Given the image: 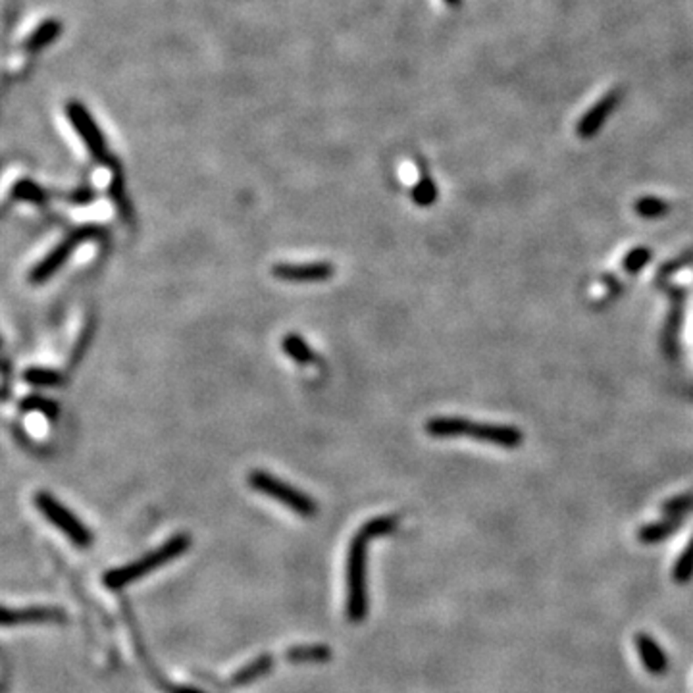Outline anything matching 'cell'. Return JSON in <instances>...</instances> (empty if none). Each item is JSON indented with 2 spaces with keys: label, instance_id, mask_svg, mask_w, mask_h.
<instances>
[{
  "label": "cell",
  "instance_id": "1",
  "mask_svg": "<svg viewBox=\"0 0 693 693\" xmlns=\"http://www.w3.org/2000/svg\"><path fill=\"white\" fill-rule=\"evenodd\" d=\"M191 547V536L189 534H175L168 541H164L158 549L147 553L141 557L139 560H134L125 567H118L114 570H110L103 576V584L104 588L118 591L124 589L125 586H130L135 579H141L147 574L154 572L156 569L164 567V564L175 560L177 557H182Z\"/></svg>",
  "mask_w": 693,
  "mask_h": 693
},
{
  "label": "cell",
  "instance_id": "2",
  "mask_svg": "<svg viewBox=\"0 0 693 693\" xmlns=\"http://www.w3.org/2000/svg\"><path fill=\"white\" fill-rule=\"evenodd\" d=\"M426 431L433 438H474L501 445L505 449H514L522 443V433L510 426H491V424H472L462 418H433L426 424Z\"/></svg>",
  "mask_w": 693,
  "mask_h": 693
},
{
  "label": "cell",
  "instance_id": "3",
  "mask_svg": "<svg viewBox=\"0 0 693 693\" xmlns=\"http://www.w3.org/2000/svg\"><path fill=\"white\" fill-rule=\"evenodd\" d=\"M372 540L361 528L349 545L347 557V619L359 624L368 615V593H366V551L368 541Z\"/></svg>",
  "mask_w": 693,
  "mask_h": 693
},
{
  "label": "cell",
  "instance_id": "4",
  "mask_svg": "<svg viewBox=\"0 0 693 693\" xmlns=\"http://www.w3.org/2000/svg\"><path fill=\"white\" fill-rule=\"evenodd\" d=\"M249 483L252 490L273 499V501L285 505L287 509H292L293 512L299 514V517L309 519V517H314L318 510V505L311 495H306L301 490L289 486V483L282 481L276 476H272L270 472L252 470L249 474Z\"/></svg>",
  "mask_w": 693,
  "mask_h": 693
},
{
  "label": "cell",
  "instance_id": "5",
  "mask_svg": "<svg viewBox=\"0 0 693 693\" xmlns=\"http://www.w3.org/2000/svg\"><path fill=\"white\" fill-rule=\"evenodd\" d=\"M66 116L74 127V132L79 135V139H82L84 147L87 149L89 156L94 160V163H99L103 166H114V160H112V154L101 127L91 116V112L85 108V104L79 101H70L66 104Z\"/></svg>",
  "mask_w": 693,
  "mask_h": 693
},
{
  "label": "cell",
  "instance_id": "6",
  "mask_svg": "<svg viewBox=\"0 0 693 693\" xmlns=\"http://www.w3.org/2000/svg\"><path fill=\"white\" fill-rule=\"evenodd\" d=\"M101 233H103V228H99V225H82V228L72 230L51 252L45 256V259L34 270H31L29 282L31 283H43V282H46L48 278L53 276V273H56L64 264L68 262L70 256L79 247H82L84 243H87V241L99 237Z\"/></svg>",
  "mask_w": 693,
  "mask_h": 693
},
{
  "label": "cell",
  "instance_id": "7",
  "mask_svg": "<svg viewBox=\"0 0 693 693\" xmlns=\"http://www.w3.org/2000/svg\"><path fill=\"white\" fill-rule=\"evenodd\" d=\"M35 507L48 522H51L56 530H60L75 547H79V549H87V547L93 543V536L85 528V524L77 517H74V514L62 503H58L51 493L39 491L35 495Z\"/></svg>",
  "mask_w": 693,
  "mask_h": 693
},
{
  "label": "cell",
  "instance_id": "8",
  "mask_svg": "<svg viewBox=\"0 0 693 693\" xmlns=\"http://www.w3.org/2000/svg\"><path fill=\"white\" fill-rule=\"evenodd\" d=\"M66 620V610L58 607H25L3 610V626L6 628L22 624H62Z\"/></svg>",
  "mask_w": 693,
  "mask_h": 693
},
{
  "label": "cell",
  "instance_id": "9",
  "mask_svg": "<svg viewBox=\"0 0 693 693\" xmlns=\"http://www.w3.org/2000/svg\"><path fill=\"white\" fill-rule=\"evenodd\" d=\"M272 273L282 282L292 283H320L333 276V266L330 262H311V264H278L272 268Z\"/></svg>",
  "mask_w": 693,
  "mask_h": 693
},
{
  "label": "cell",
  "instance_id": "10",
  "mask_svg": "<svg viewBox=\"0 0 693 693\" xmlns=\"http://www.w3.org/2000/svg\"><path fill=\"white\" fill-rule=\"evenodd\" d=\"M620 101V93L619 91H610L609 94H605L603 99H599L598 103H595L591 106V110L588 112V114L582 116V120H579L578 124V135L584 137V139H589L593 137L595 134H598L605 120L610 116V112L615 110V106L619 104Z\"/></svg>",
  "mask_w": 693,
  "mask_h": 693
},
{
  "label": "cell",
  "instance_id": "11",
  "mask_svg": "<svg viewBox=\"0 0 693 693\" xmlns=\"http://www.w3.org/2000/svg\"><path fill=\"white\" fill-rule=\"evenodd\" d=\"M636 648L646 670H649L655 676H660L668 670V657L651 636L648 634L636 636Z\"/></svg>",
  "mask_w": 693,
  "mask_h": 693
},
{
  "label": "cell",
  "instance_id": "12",
  "mask_svg": "<svg viewBox=\"0 0 693 693\" xmlns=\"http://www.w3.org/2000/svg\"><path fill=\"white\" fill-rule=\"evenodd\" d=\"M62 34V24L58 20H45L41 22L24 41V51L29 54H37L51 46Z\"/></svg>",
  "mask_w": 693,
  "mask_h": 693
},
{
  "label": "cell",
  "instance_id": "13",
  "mask_svg": "<svg viewBox=\"0 0 693 693\" xmlns=\"http://www.w3.org/2000/svg\"><path fill=\"white\" fill-rule=\"evenodd\" d=\"M272 668H273V657L264 653L261 657H256L254 660H251L249 665L241 667L230 678V686H233V688L249 686L259 678H262V676H266Z\"/></svg>",
  "mask_w": 693,
  "mask_h": 693
},
{
  "label": "cell",
  "instance_id": "14",
  "mask_svg": "<svg viewBox=\"0 0 693 693\" xmlns=\"http://www.w3.org/2000/svg\"><path fill=\"white\" fill-rule=\"evenodd\" d=\"M282 349L289 359H293L299 364H312L316 361L314 349L297 333H287L282 342Z\"/></svg>",
  "mask_w": 693,
  "mask_h": 693
},
{
  "label": "cell",
  "instance_id": "15",
  "mask_svg": "<svg viewBox=\"0 0 693 693\" xmlns=\"http://www.w3.org/2000/svg\"><path fill=\"white\" fill-rule=\"evenodd\" d=\"M10 195L15 199V201H22V203H29V204H37V206H43L48 203V193L35 182L31 180H18L14 182L12 189H10Z\"/></svg>",
  "mask_w": 693,
  "mask_h": 693
},
{
  "label": "cell",
  "instance_id": "16",
  "mask_svg": "<svg viewBox=\"0 0 693 693\" xmlns=\"http://www.w3.org/2000/svg\"><path fill=\"white\" fill-rule=\"evenodd\" d=\"M680 522H682V517H670L668 520L665 522H655V524H649L646 528L639 530V541L641 543H658L667 540L670 534H674L676 530L680 528Z\"/></svg>",
  "mask_w": 693,
  "mask_h": 693
},
{
  "label": "cell",
  "instance_id": "17",
  "mask_svg": "<svg viewBox=\"0 0 693 693\" xmlns=\"http://www.w3.org/2000/svg\"><path fill=\"white\" fill-rule=\"evenodd\" d=\"M24 381L35 388H56L62 381V374L53 368H41L34 366L24 370Z\"/></svg>",
  "mask_w": 693,
  "mask_h": 693
},
{
  "label": "cell",
  "instance_id": "18",
  "mask_svg": "<svg viewBox=\"0 0 693 693\" xmlns=\"http://www.w3.org/2000/svg\"><path fill=\"white\" fill-rule=\"evenodd\" d=\"M285 657L293 663H322L332 657V649L328 646H299L289 649Z\"/></svg>",
  "mask_w": 693,
  "mask_h": 693
},
{
  "label": "cell",
  "instance_id": "19",
  "mask_svg": "<svg viewBox=\"0 0 693 693\" xmlns=\"http://www.w3.org/2000/svg\"><path fill=\"white\" fill-rule=\"evenodd\" d=\"M20 409L24 412H41L45 414L48 421H54L58 416V405L54 401L41 397V395H29L20 402Z\"/></svg>",
  "mask_w": 693,
  "mask_h": 693
},
{
  "label": "cell",
  "instance_id": "20",
  "mask_svg": "<svg viewBox=\"0 0 693 693\" xmlns=\"http://www.w3.org/2000/svg\"><path fill=\"white\" fill-rule=\"evenodd\" d=\"M108 195H110L112 203H114V206L120 211L122 218H130V216H132V206H130V201H127L125 187H124V180H122L118 172H116L114 175H112L110 187H108Z\"/></svg>",
  "mask_w": 693,
  "mask_h": 693
},
{
  "label": "cell",
  "instance_id": "21",
  "mask_svg": "<svg viewBox=\"0 0 693 693\" xmlns=\"http://www.w3.org/2000/svg\"><path fill=\"white\" fill-rule=\"evenodd\" d=\"M672 576H674V579L678 584H686V582H689V579L693 578V538L689 540V543H688V547L684 549L682 557L676 560Z\"/></svg>",
  "mask_w": 693,
  "mask_h": 693
},
{
  "label": "cell",
  "instance_id": "22",
  "mask_svg": "<svg viewBox=\"0 0 693 693\" xmlns=\"http://www.w3.org/2000/svg\"><path fill=\"white\" fill-rule=\"evenodd\" d=\"M668 204L657 197H643L636 203V213L643 218H660L667 214Z\"/></svg>",
  "mask_w": 693,
  "mask_h": 693
},
{
  "label": "cell",
  "instance_id": "23",
  "mask_svg": "<svg viewBox=\"0 0 693 693\" xmlns=\"http://www.w3.org/2000/svg\"><path fill=\"white\" fill-rule=\"evenodd\" d=\"M435 197H438V189H435L433 180H430V177H422V180L418 182V185L412 191L414 203L421 204V206H430V204H433Z\"/></svg>",
  "mask_w": 693,
  "mask_h": 693
},
{
  "label": "cell",
  "instance_id": "24",
  "mask_svg": "<svg viewBox=\"0 0 693 693\" xmlns=\"http://www.w3.org/2000/svg\"><path fill=\"white\" fill-rule=\"evenodd\" d=\"M397 528V519L393 517H378V519H372L368 520L362 530L366 531V534L370 538H376V536H388L391 534V531Z\"/></svg>",
  "mask_w": 693,
  "mask_h": 693
},
{
  "label": "cell",
  "instance_id": "25",
  "mask_svg": "<svg viewBox=\"0 0 693 693\" xmlns=\"http://www.w3.org/2000/svg\"><path fill=\"white\" fill-rule=\"evenodd\" d=\"M649 259H651V252L648 249H636V251H632L630 254L626 256L624 268H626V272L636 273V272H639L643 266L648 264Z\"/></svg>",
  "mask_w": 693,
  "mask_h": 693
},
{
  "label": "cell",
  "instance_id": "26",
  "mask_svg": "<svg viewBox=\"0 0 693 693\" xmlns=\"http://www.w3.org/2000/svg\"><path fill=\"white\" fill-rule=\"evenodd\" d=\"M691 509H693V495L674 497L672 501L665 505V512L668 514V517H684V514Z\"/></svg>",
  "mask_w": 693,
  "mask_h": 693
},
{
  "label": "cell",
  "instance_id": "27",
  "mask_svg": "<svg viewBox=\"0 0 693 693\" xmlns=\"http://www.w3.org/2000/svg\"><path fill=\"white\" fill-rule=\"evenodd\" d=\"M94 191L93 189H89V187H82V189H77V191H74L72 193V195L68 197V203H72V204H91V203H94Z\"/></svg>",
  "mask_w": 693,
  "mask_h": 693
},
{
  "label": "cell",
  "instance_id": "28",
  "mask_svg": "<svg viewBox=\"0 0 693 693\" xmlns=\"http://www.w3.org/2000/svg\"><path fill=\"white\" fill-rule=\"evenodd\" d=\"M170 693H204L197 688H191V686H173L170 688Z\"/></svg>",
  "mask_w": 693,
  "mask_h": 693
},
{
  "label": "cell",
  "instance_id": "29",
  "mask_svg": "<svg viewBox=\"0 0 693 693\" xmlns=\"http://www.w3.org/2000/svg\"><path fill=\"white\" fill-rule=\"evenodd\" d=\"M445 3H447V5H450V6H457V5L460 3V0H445Z\"/></svg>",
  "mask_w": 693,
  "mask_h": 693
}]
</instances>
